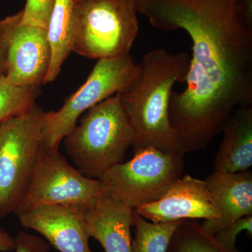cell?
Returning <instances> with one entry per match:
<instances>
[{"label": "cell", "instance_id": "18", "mask_svg": "<svg viewBox=\"0 0 252 252\" xmlns=\"http://www.w3.org/2000/svg\"><path fill=\"white\" fill-rule=\"evenodd\" d=\"M39 86L12 84L6 76L0 77V124L28 112L36 104Z\"/></svg>", "mask_w": 252, "mask_h": 252}, {"label": "cell", "instance_id": "7", "mask_svg": "<svg viewBox=\"0 0 252 252\" xmlns=\"http://www.w3.org/2000/svg\"><path fill=\"white\" fill-rule=\"evenodd\" d=\"M139 70L130 54L98 60L84 84L57 111L44 112L42 147L59 149L79 118L95 104L125 90Z\"/></svg>", "mask_w": 252, "mask_h": 252}, {"label": "cell", "instance_id": "1", "mask_svg": "<svg viewBox=\"0 0 252 252\" xmlns=\"http://www.w3.org/2000/svg\"><path fill=\"white\" fill-rule=\"evenodd\" d=\"M138 14L192 41L186 88L173 91L169 119L185 154L207 147L235 109L252 104V27L238 0H135Z\"/></svg>", "mask_w": 252, "mask_h": 252}, {"label": "cell", "instance_id": "11", "mask_svg": "<svg viewBox=\"0 0 252 252\" xmlns=\"http://www.w3.org/2000/svg\"><path fill=\"white\" fill-rule=\"evenodd\" d=\"M16 215L23 227L35 230L60 252H92L83 212L43 205Z\"/></svg>", "mask_w": 252, "mask_h": 252}, {"label": "cell", "instance_id": "22", "mask_svg": "<svg viewBox=\"0 0 252 252\" xmlns=\"http://www.w3.org/2000/svg\"><path fill=\"white\" fill-rule=\"evenodd\" d=\"M238 10L244 22L252 27V0H238Z\"/></svg>", "mask_w": 252, "mask_h": 252}, {"label": "cell", "instance_id": "20", "mask_svg": "<svg viewBox=\"0 0 252 252\" xmlns=\"http://www.w3.org/2000/svg\"><path fill=\"white\" fill-rule=\"evenodd\" d=\"M243 231H246L249 236L252 238V215L237 220L214 235L217 242L225 250L232 252H238L239 251L235 247V242L238 235Z\"/></svg>", "mask_w": 252, "mask_h": 252}, {"label": "cell", "instance_id": "19", "mask_svg": "<svg viewBox=\"0 0 252 252\" xmlns=\"http://www.w3.org/2000/svg\"><path fill=\"white\" fill-rule=\"evenodd\" d=\"M56 1V0H26L24 9L21 10V23L46 30Z\"/></svg>", "mask_w": 252, "mask_h": 252}, {"label": "cell", "instance_id": "15", "mask_svg": "<svg viewBox=\"0 0 252 252\" xmlns=\"http://www.w3.org/2000/svg\"><path fill=\"white\" fill-rule=\"evenodd\" d=\"M74 0H56L46 28L51 47V62L44 84L56 80L61 72L63 64L70 55L71 18Z\"/></svg>", "mask_w": 252, "mask_h": 252}, {"label": "cell", "instance_id": "23", "mask_svg": "<svg viewBox=\"0 0 252 252\" xmlns=\"http://www.w3.org/2000/svg\"><path fill=\"white\" fill-rule=\"evenodd\" d=\"M16 250V239L3 228H0V252H8Z\"/></svg>", "mask_w": 252, "mask_h": 252}, {"label": "cell", "instance_id": "13", "mask_svg": "<svg viewBox=\"0 0 252 252\" xmlns=\"http://www.w3.org/2000/svg\"><path fill=\"white\" fill-rule=\"evenodd\" d=\"M83 215L89 236L105 252H132L134 210L103 193Z\"/></svg>", "mask_w": 252, "mask_h": 252}, {"label": "cell", "instance_id": "24", "mask_svg": "<svg viewBox=\"0 0 252 252\" xmlns=\"http://www.w3.org/2000/svg\"><path fill=\"white\" fill-rule=\"evenodd\" d=\"M6 63V47L4 41L0 35V77L5 74Z\"/></svg>", "mask_w": 252, "mask_h": 252}, {"label": "cell", "instance_id": "5", "mask_svg": "<svg viewBox=\"0 0 252 252\" xmlns=\"http://www.w3.org/2000/svg\"><path fill=\"white\" fill-rule=\"evenodd\" d=\"M44 113L35 104L0 124V220L16 213L31 185L42 147Z\"/></svg>", "mask_w": 252, "mask_h": 252}, {"label": "cell", "instance_id": "3", "mask_svg": "<svg viewBox=\"0 0 252 252\" xmlns=\"http://www.w3.org/2000/svg\"><path fill=\"white\" fill-rule=\"evenodd\" d=\"M63 141L76 168L90 178L99 180L124 162L133 145L135 132L120 94L86 111Z\"/></svg>", "mask_w": 252, "mask_h": 252}, {"label": "cell", "instance_id": "16", "mask_svg": "<svg viewBox=\"0 0 252 252\" xmlns=\"http://www.w3.org/2000/svg\"><path fill=\"white\" fill-rule=\"evenodd\" d=\"M182 220L154 223L134 210L132 252H167L172 235Z\"/></svg>", "mask_w": 252, "mask_h": 252}, {"label": "cell", "instance_id": "8", "mask_svg": "<svg viewBox=\"0 0 252 252\" xmlns=\"http://www.w3.org/2000/svg\"><path fill=\"white\" fill-rule=\"evenodd\" d=\"M103 192L100 180L83 175L59 149L41 147L31 185L16 213L43 205H62L84 212Z\"/></svg>", "mask_w": 252, "mask_h": 252}, {"label": "cell", "instance_id": "10", "mask_svg": "<svg viewBox=\"0 0 252 252\" xmlns=\"http://www.w3.org/2000/svg\"><path fill=\"white\" fill-rule=\"evenodd\" d=\"M134 210L154 223L198 219L210 220L219 217L205 180L190 175L182 176L161 198Z\"/></svg>", "mask_w": 252, "mask_h": 252}, {"label": "cell", "instance_id": "14", "mask_svg": "<svg viewBox=\"0 0 252 252\" xmlns=\"http://www.w3.org/2000/svg\"><path fill=\"white\" fill-rule=\"evenodd\" d=\"M215 157V171L236 173L252 165V104L235 109L225 122Z\"/></svg>", "mask_w": 252, "mask_h": 252}, {"label": "cell", "instance_id": "17", "mask_svg": "<svg viewBox=\"0 0 252 252\" xmlns=\"http://www.w3.org/2000/svg\"><path fill=\"white\" fill-rule=\"evenodd\" d=\"M167 252H232L217 242L196 220H182L169 243Z\"/></svg>", "mask_w": 252, "mask_h": 252}, {"label": "cell", "instance_id": "9", "mask_svg": "<svg viewBox=\"0 0 252 252\" xmlns=\"http://www.w3.org/2000/svg\"><path fill=\"white\" fill-rule=\"evenodd\" d=\"M21 11L0 20V35L6 47L4 75L21 86L44 84L51 62V47L44 28L23 24Z\"/></svg>", "mask_w": 252, "mask_h": 252}, {"label": "cell", "instance_id": "4", "mask_svg": "<svg viewBox=\"0 0 252 252\" xmlns=\"http://www.w3.org/2000/svg\"><path fill=\"white\" fill-rule=\"evenodd\" d=\"M135 0H74L72 51L88 59H114L130 54L139 32Z\"/></svg>", "mask_w": 252, "mask_h": 252}, {"label": "cell", "instance_id": "2", "mask_svg": "<svg viewBox=\"0 0 252 252\" xmlns=\"http://www.w3.org/2000/svg\"><path fill=\"white\" fill-rule=\"evenodd\" d=\"M190 59L186 52L157 49L146 54L129 86L119 93L135 132L134 152L148 147L185 154L169 119L174 86L185 83Z\"/></svg>", "mask_w": 252, "mask_h": 252}, {"label": "cell", "instance_id": "12", "mask_svg": "<svg viewBox=\"0 0 252 252\" xmlns=\"http://www.w3.org/2000/svg\"><path fill=\"white\" fill-rule=\"evenodd\" d=\"M205 180L219 214L217 219L204 220L202 225L208 233L216 234L237 220L252 215V172L215 171Z\"/></svg>", "mask_w": 252, "mask_h": 252}, {"label": "cell", "instance_id": "6", "mask_svg": "<svg viewBox=\"0 0 252 252\" xmlns=\"http://www.w3.org/2000/svg\"><path fill=\"white\" fill-rule=\"evenodd\" d=\"M184 155L155 147L137 151L129 161L118 164L99 179L104 194L132 210L153 203L182 177Z\"/></svg>", "mask_w": 252, "mask_h": 252}, {"label": "cell", "instance_id": "21", "mask_svg": "<svg viewBox=\"0 0 252 252\" xmlns=\"http://www.w3.org/2000/svg\"><path fill=\"white\" fill-rule=\"evenodd\" d=\"M16 252H49L50 245L45 240L25 231H20L15 237Z\"/></svg>", "mask_w": 252, "mask_h": 252}]
</instances>
